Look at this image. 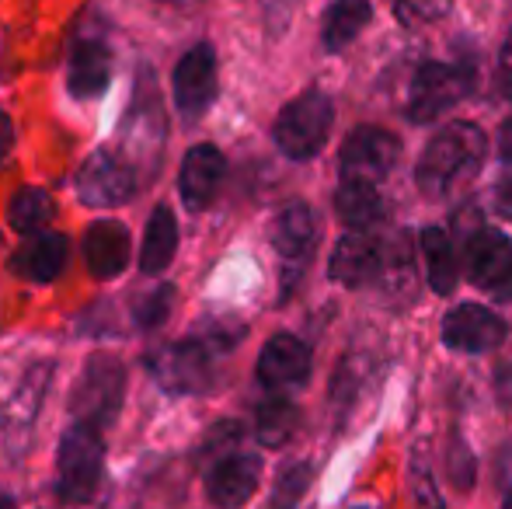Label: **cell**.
<instances>
[{
    "label": "cell",
    "mask_w": 512,
    "mask_h": 509,
    "mask_svg": "<svg viewBox=\"0 0 512 509\" xmlns=\"http://www.w3.org/2000/svg\"><path fill=\"white\" fill-rule=\"evenodd\" d=\"M411 485H415V509H443L439 489H436V482H432V471H429V464H422V457H415Z\"/></svg>",
    "instance_id": "f1b7e54d"
},
{
    "label": "cell",
    "mask_w": 512,
    "mask_h": 509,
    "mask_svg": "<svg viewBox=\"0 0 512 509\" xmlns=\"http://www.w3.org/2000/svg\"><path fill=\"white\" fill-rule=\"evenodd\" d=\"M53 370L56 367H53V363H46V360L32 363V367L25 370V377H21L18 391H14L11 401H7V408H4V440H7V450H11L14 457L28 447V436H32V426H35V419H39V412H42L46 391H49V384H53Z\"/></svg>",
    "instance_id": "9c48e42d"
},
{
    "label": "cell",
    "mask_w": 512,
    "mask_h": 509,
    "mask_svg": "<svg viewBox=\"0 0 512 509\" xmlns=\"http://www.w3.org/2000/svg\"><path fill=\"white\" fill-rule=\"evenodd\" d=\"M84 262L95 279H115L129 265V231L119 220H95L84 234Z\"/></svg>",
    "instance_id": "e0dca14e"
},
{
    "label": "cell",
    "mask_w": 512,
    "mask_h": 509,
    "mask_svg": "<svg viewBox=\"0 0 512 509\" xmlns=\"http://www.w3.org/2000/svg\"><path fill=\"white\" fill-rule=\"evenodd\" d=\"M422 255H425V279H429V286L439 293V297H446V293L457 290V252H453V241L446 231H439V227H429V231H422Z\"/></svg>",
    "instance_id": "7402d4cb"
},
{
    "label": "cell",
    "mask_w": 512,
    "mask_h": 509,
    "mask_svg": "<svg viewBox=\"0 0 512 509\" xmlns=\"http://www.w3.org/2000/svg\"><path fill=\"white\" fill-rule=\"evenodd\" d=\"M11 272L28 283H49L67 265V238L63 234H35L11 255Z\"/></svg>",
    "instance_id": "ac0fdd59"
},
{
    "label": "cell",
    "mask_w": 512,
    "mask_h": 509,
    "mask_svg": "<svg viewBox=\"0 0 512 509\" xmlns=\"http://www.w3.org/2000/svg\"><path fill=\"white\" fill-rule=\"evenodd\" d=\"M467 88H471V81H467L464 70L450 67V63H425V67H418L415 81H411L408 116L415 123H432L446 109H453L467 95Z\"/></svg>",
    "instance_id": "52a82bcc"
},
{
    "label": "cell",
    "mask_w": 512,
    "mask_h": 509,
    "mask_svg": "<svg viewBox=\"0 0 512 509\" xmlns=\"http://www.w3.org/2000/svg\"><path fill=\"white\" fill-rule=\"evenodd\" d=\"M495 387H499V401H502V405L512 408V363L499 370V381H495Z\"/></svg>",
    "instance_id": "836d02e7"
},
{
    "label": "cell",
    "mask_w": 512,
    "mask_h": 509,
    "mask_svg": "<svg viewBox=\"0 0 512 509\" xmlns=\"http://www.w3.org/2000/svg\"><path fill=\"white\" fill-rule=\"evenodd\" d=\"M502 509H512V492H509V496H506V503H502Z\"/></svg>",
    "instance_id": "74e56055"
},
{
    "label": "cell",
    "mask_w": 512,
    "mask_h": 509,
    "mask_svg": "<svg viewBox=\"0 0 512 509\" xmlns=\"http://www.w3.org/2000/svg\"><path fill=\"white\" fill-rule=\"evenodd\" d=\"M370 14H373L370 0H335L328 18H324V32H321L324 49H328V53H342V49L370 25Z\"/></svg>",
    "instance_id": "cb8c5ba5"
},
{
    "label": "cell",
    "mask_w": 512,
    "mask_h": 509,
    "mask_svg": "<svg viewBox=\"0 0 512 509\" xmlns=\"http://www.w3.org/2000/svg\"><path fill=\"white\" fill-rule=\"evenodd\" d=\"M335 210L352 231H370L384 220V199L370 182H342L335 196Z\"/></svg>",
    "instance_id": "603a6c76"
},
{
    "label": "cell",
    "mask_w": 512,
    "mask_h": 509,
    "mask_svg": "<svg viewBox=\"0 0 512 509\" xmlns=\"http://www.w3.org/2000/svg\"><path fill=\"white\" fill-rule=\"evenodd\" d=\"M401 157V143L394 133L380 126H359L349 133L342 147V182H380L384 175H391V168Z\"/></svg>",
    "instance_id": "8992f818"
},
{
    "label": "cell",
    "mask_w": 512,
    "mask_h": 509,
    "mask_svg": "<svg viewBox=\"0 0 512 509\" xmlns=\"http://www.w3.org/2000/svg\"><path fill=\"white\" fill-rule=\"evenodd\" d=\"M331 98L324 91H304L300 98H293L276 119V147L283 150L290 161H307V157L321 154V147L328 143L331 133Z\"/></svg>",
    "instance_id": "277c9868"
},
{
    "label": "cell",
    "mask_w": 512,
    "mask_h": 509,
    "mask_svg": "<svg viewBox=\"0 0 512 509\" xmlns=\"http://www.w3.org/2000/svg\"><path fill=\"white\" fill-rule=\"evenodd\" d=\"M499 150H502V157L512 164V112H509L506 123H502V129H499Z\"/></svg>",
    "instance_id": "d590c367"
},
{
    "label": "cell",
    "mask_w": 512,
    "mask_h": 509,
    "mask_svg": "<svg viewBox=\"0 0 512 509\" xmlns=\"http://www.w3.org/2000/svg\"><path fill=\"white\" fill-rule=\"evenodd\" d=\"M471 279L492 297H512V241L499 231H478L467 248Z\"/></svg>",
    "instance_id": "4fadbf2b"
},
{
    "label": "cell",
    "mask_w": 512,
    "mask_h": 509,
    "mask_svg": "<svg viewBox=\"0 0 512 509\" xmlns=\"http://www.w3.org/2000/svg\"><path fill=\"white\" fill-rule=\"evenodd\" d=\"M384 272V248L366 231H352L331 252V279L342 286H363Z\"/></svg>",
    "instance_id": "2e32d148"
},
{
    "label": "cell",
    "mask_w": 512,
    "mask_h": 509,
    "mask_svg": "<svg viewBox=\"0 0 512 509\" xmlns=\"http://www.w3.org/2000/svg\"><path fill=\"white\" fill-rule=\"evenodd\" d=\"M499 74H502V88L512 95V32H509L506 46H502V53H499Z\"/></svg>",
    "instance_id": "1f68e13d"
},
{
    "label": "cell",
    "mask_w": 512,
    "mask_h": 509,
    "mask_svg": "<svg viewBox=\"0 0 512 509\" xmlns=\"http://www.w3.org/2000/svg\"><path fill=\"white\" fill-rule=\"evenodd\" d=\"M171 304H175V286L161 283L157 290H150L147 297H140V304L133 307V325L140 328V332H157V328L171 318Z\"/></svg>",
    "instance_id": "4316f807"
},
{
    "label": "cell",
    "mask_w": 512,
    "mask_h": 509,
    "mask_svg": "<svg viewBox=\"0 0 512 509\" xmlns=\"http://www.w3.org/2000/svg\"><path fill=\"white\" fill-rule=\"evenodd\" d=\"M0 509H18V506H14L11 496H4V492H0Z\"/></svg>",
    "instance_id": "8d00e7d4"
},
{
    "label": "cell",
    "mask_w": 512,
    "mask_h": 509,
    "mask_svg": "<svg viewBox=\"0 0 512 509\" xmlns=\"http://www.w3.org/2000/svg\"><path fill=\"white\" fill-rule=\"evenodd\" d=\"M297 4H300V0H258L265 25H269L272 32H283V28L290 25V18H293V11H297Z\"/></svg>",
    "instance_id": "4dcf8cb0"
},
{
    "label": "cell",
    "mask_w": 512,
    "mask_h": 509,
    "mask_svg": "<svg viewBox=\"0 0 512 509\" xmlns=\"http://www.w3.org/2000/svg\"><path fill=\"white\" fill-rule=\"evenodd\" d=\"M307 464H297V468L283 471V478H279V489H276V499H272V509H293L297 506V499L304 496L307 489Z\"/></svg>",
    "instance_id": "83f0119b"
},
{
    "label": "cell",
    "mask_w": 512,
    "mask_h": 509,
    "mask_svg": "<svg viewBox=\"0 0 512 509\" xmlns=\"http://www.w3.org/2000/svg\"><path fill=\"white\" fill-rule=\"evenodd\" d=\"M485 161V133L471 123H453L439 129L422 150L415 168V182L429 196H446L464 185Z\"/></svg>",
    "instance_id": "6da1fadb"
},
{
    "label": "cell",
    "mask_w": 512,
    "mask_h": 509,
    "mask_svg": "<svg viewBox=\"0 0 512 509\" xmlns=\"http://www.w3.org/2000/svg\"><path fill=\"white\" fill-rule=\"evenodd\" d=\"M147 370L168 394H199L213 377V349L203 339L175 342L150 353Z\"/></svg>",
    "instance_id": "5b68a950"
},
{
    "label": "cell",
    "mask_w": 512,
    "mask_h": 509,
    "mask_svg": "<svg viewBox=\"0 0 512 509\" xmlns=\"http://www.w3.org/2000/svg\"><path fill=\"white\" fill-rule=\"evenodd\" d=\"M108 81H112V53H108L105 42H77L74 56H70V95L98 98L108 91Z\"/></svg>",
    "instance_id": "ffe728a7"
},
{
    "label": "cell",
    "mask_w": 512,
    "mask_h": 509,
    "mask_svg": "<svg viewBox=\"0 0 512 509\" xmlns=\"http://www.w3.org/2000/svg\"><path fill=\"white\" fill-rule=\"evenodd\" d=\"M495 206H499V213L506 220H512V178L509 182L499 185V192H495Z\"/></svg>",
    "instance_id": "e575fe53"
},
{
    "label": "cell",
    "mask_w": 512,
    "mask_h": 509,
    "mask_svg": "<svg viewBox=\"0 0 512 509\" xmlns=\"http://www.w3.org/2000/svg\"><path fill=\"white\" fill-rule=\"evenodd\" d=\"M7 220H11V231L35 238L53 220V199L42 189H18L11 199V210H7Z\"/></svg>",
    "instance_id": "484cf974"
},
{
    "label": "cell",
    "mask_w": 512,
    "mask_h": 509,
    "mask_svg": "<svg viewBox=\"0 0 512 509\" xmlns=\"http://www.w3.org/2000/svg\"><path fill=\"white\" fill-rule=\"evenodd\" d=\"M314 241H317L314 210H310L307 203H290L276 217V227H272V245H276V252L283 255L286 265H300L314 252Z\"/></svg>",
    "instance_id": "d6986e66"
},
{
    "label": "cell",
    "mask_w": 512,
    "mask_h": 509,
    "mask_svg": "<svg viewBox=\"0 0 512 509\" xmlns=\"http://www.w3.org/2000/svg\"><path fill=\"white\" fill-rule=\"evenodd\" d=\"M178 248V224L175 213L168 206H157L147 220V231H143V248H140V272L147 276H161L171 265Z\"/></svg>",
    "instance_id": "44dd1931"
},
{
    "label": "cell",
    "mask_w": 512,
    "mask_h": 509,
    "mask_svg": "<svg viewBox=\"0 0 512 509\" xmlns=\"http://www.w3.org/2000/svg\"><path fill=\"white\" fill-rule=\"evenodd\" d=\"M258 478H262V457L223 454L206 475V496L216 509H237L255 496Z\"/></svg>",
    "instance_id": "7c38bea8"
},
{
    "label": "cell",
    "mask_w": 512,
    "mask_h": 509,
    "mask_svg": "<svg viewBox=\"0 0 512 509\" xmlns=\"http://www.w3.org/2000/svg\"><path fill=\"white\" fill-rule=\"evenodd\" d=\"M102 468H105L102 429L74 422L60 440V457H56V496H60L63 503H91L98 485H102Z\"/></svg>",
    "instance_id": "7a4b0ae2"
},
{
    "label": "cell",
    "mask_w": 512,
    "mask_h": 509,
    "mask_svg": "<svg viewBox=\"0 0 512 509\" xmlns=\"http://www.w3.org/2000/svg\"><path fill=\"white\" fill-rule=\"evenodd\" d=\"M136 189L133 168L126 161H119L108 150H95L88 161L77 171V196L84 206H95V210H112L122 206Z\"/></svg>",
    "instance_id": "ba28073f"
},
{
    "label": "cell",
    "mask_w": 512,
    "mask_h": 509,
    "mask_svg": "<svg viewBox=\"0 0 512 509\" xmlns=\"http://www.w3.org/2000/svg\"><path fill=\"white\" fill-rule=\"evenodd\" d=\"M122 394H126V367L115 356L98 353L84 363L81 377H77V387L70 394V415L81 426L105 429L119 415Z\"/></svg>",
    "instance_id": "3957f363"
},
{
    "label": "cell",
    "mask_w": 512,
    "mask_h": 509,
    "mask_svg": "<svg viewBox=\"0 0 512 509\" xmlns=\"http://www.w3.org/2000/svg\"><path fill=\"white\" fill-rule=\"evenodd\" d=\"M310 377V349L297 335H272L258 356V381L269 391H290Z\"/></svg>",
    "instance_id": "5bb4252c"
},
{
    "label": "cell",
    "mask_w": 512,
    "mask_h": 509,
    "mask_svg": "<svg viewBox=\"0 0 512 509\" xmlns=\"http://www.w3.org/2000/svg\"><path fill=\"white\" fill-rule=\"evenodd\" d=\"M443 342L460 353H492L506 342V321L481 304H457L443 318Z\"/></svg>",
    "instance_id": "8fae6325"
},
{
    "label": "cell",
    "mask_w": 512,
    "mask_h": 509,
    "mask_svg": "<svg viewBox=\"0 0 512 509\" xmlns=\"http://www.w3.org/2000/svg\"><path fill=\"white\" fill-rule=\"evenodd\" d=\"M216 98V53L213 46L199 42L178 60L175 67V105L189 123L206 116Z\"/></svg>",
    "instance_id": "30bf717a"
},
{
    "label": "cell",
    "mask_w": 512,
    "mask_h": 509,
    "mask_svg": "<svg viewBox=\"0 0 512 509\" xmlns=\"http://www.w3.org/2000/svg\"><path fill=\"white\" fill-rule=\"evenodd\" d=\"M300 426V412L293 401L286 398H269L258 405V415H255V436L258 443L265 447H283V443L293 440Z\"/></svg>",
    "instance_id": "d4e9b609"
},
{
    "label": "cell",
    "mask_w": 512,
    "mask_h": 509,
    "mask_svg": "<svg viewBox=\"0 0 512 509\" xmlns=\"http://www.w3.org/2000/svg\"><path fill=\"white\" fill-rule=\"evenodd\" d=\"M14 147V126H11V116L7 112H0V164H4V157L11 154Z\"/></svg>",
    "instance_id": "d6a6232c"
},
{
    "label": "cell",
    "mask_w": 512,
    "mask_h": 509,
    "mask_svg": "<svg viewBox=\"0 0 512 509\" xmlns=\"http://www.w3.org/2000/svg\"><path fill=\"white\" fill-rule=\"evenodd\" d=\"M450 7V0H398V18L411 25L422 18H439Z\"/></svg>",
    "instance_id": "f546056e"
},
{
    "label": "cell",
    "mask_w": 512,
    "mask_h": 509,
    "mask_svg": "<svg viewBox=\"0 0 512 509\" xmlns=\"http://www.w3.org/2000/svg\"><path fill=\"white\" fill-rule=\"evenodd\" d=\"M223 171H227V161H223V154L213 143H199V147H192L185 154L182 175H178V192H182V203L192 213L206 210L213 203L216 189L223 182Z\"/></svg>",
    "instance_id": "9a60e30c"
}]
</instances>
